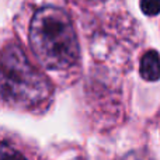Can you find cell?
Wrapping results in <instances>:
<instances>
[{
	"label": "cell",
	"instance_id": "1",
	"mask_svg": "<svg viewBox=\"0 0 160 160\" xmlns=\"http://www.w3.org/2000/svg\"><path fill=\"white\" fill-rule=\"evenodd\" d=\"M30 44L41 65L51 70H66L79 61L80 51L69 14L55 6H45L30 22Z\"/></svg>",
	"mask_w": 160,
	"mask_h": 160
},
{
	"label": "cell",
	"instance_id": "2",
	"mask_svg": "<svg viewBox=\"0 0 160 160\" xmlns=\"http://www.w3.org/2000/svg\"><path fill=\"white\" fill-rule=\"evenodd\" d=\"M51 94L47 78L27 59L24 51L8 42L2 55V98L4 104L30 108L44 102Z\"/></svg>",
	"mask_w": 160,
	"mask_h": 160
},
{
	"label": "cell",
	"instance_id": "3",
	"mask_svg": "<svg viewBox=\"0 0 160 160\" xmlns=\"http://www.w3.org/2000/svg\"><path fill=\"white\" fill-rule=\"evenodd\" d=\"M141 76L148 82L160 79V55L156 51H148L141 61Z\"/></svg>",
	"mask_w": 160,
	"mask_h": 160
},
{
	"label": "cell",
	"instance_id": "4",
	"mask_svg": "<svg viewBox=\"0 0 160 160\" xmlns=\"http://www.w3.org/2000/svg\"><path fill=\"white\" fill-rule=\"evenodd\" d=\"M141 8L146 16H156L160 13V0H141Z\"/></svg>",
	"mask_w": 160,
	"mask_h": 160
},
{
	"label": "cell",
	"instance_id": "5",
	"mask_svg": "<svg viewBox=\"0 0 160 160\" xmlns=\"http://www.w3.org/2000/svg\"><path fill=\"white\" fill-rule=\"evenodd\" d=\"M2 160H27L21 153H18L16 149L8 146L6 142L2 145Z\"/></svg>",
	"mask_w": 160,
	"mask_h": 160
},
{
	"label": "cell",
	"instance_id": "6",
	"mask_svg": "<svg viewBox=\"0 0 160 160\" xmlns=\"http://www.w3.org/2000/svg\"><path fill=\"white\" fill-rule=\"evenodd\" d=\"M83 2H87V3H91V4H96V3H102V2H107V0H83Z\"/></svg>",
	"mask_w": 160,
	"mask_h": 160
}]
</instances>
